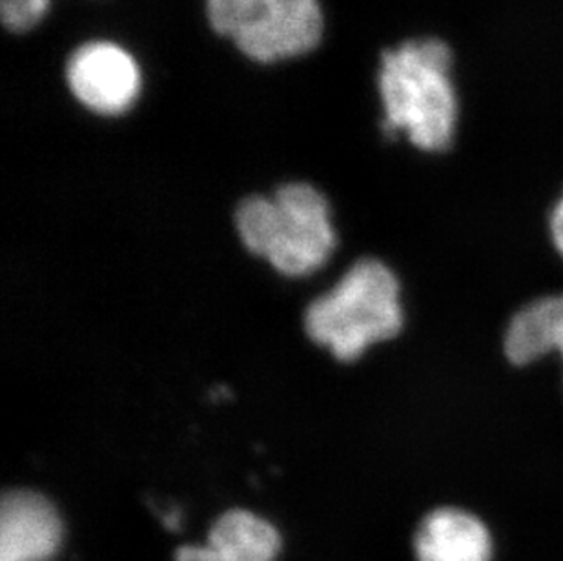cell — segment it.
<instances>
[{"label": "cell", "instance_id": "cell-10", "mask_svg": "<svg viewBox=\"0 0 563 561\" xmlns=\"http://www.w3.org/2000/svg\"><path fill=\"white\" fill-rule=\"evenodd\" d=\"M49 0H0V19L5 30L22 33L43 21Z\"/></svg>", "mask_w": 563, "mask_h": 561}, {"label": "cell", "instance_id": "cell-11", "mask_svg": "<svg viewBox=\"0 0 563 561\" xmlns=\"http://www.w3.org/2000/svg\"><path fill=\"white\" fill-rule=\"evenodd\" d=\"M551 235H553L554 246L563 255V196L560 197V201L551 213Z\"/></svg>", "mask_w": 563, "mask_h": 561}, {"label": "cell", "instance_id": "cell-3", "mask_svg": "<svg viewBox=\"0 0 563 561\" xmlns=\"http://www.w3.org/2000/svg\"><path fill=\"white\" fill-rule=\"evenodd\" d=\"M401 327L398 279L376 260L352 266L305 316L307 334L341 361L357 360L371 344L398 336Z\"/></svg>", "mask_w": 563, "mask_h": 561}, {"label": "cell", "instance_id": "cell-8", "mask_svg": "<svg viewBox=\"0 0 563 561\" xmlns=\"http://www.w3.org/2000/svg\"><path fill=\"white\" fill-rule=\"evenodd\" d=\"M418 561H490L489 530L474 514L460 508H438L416 532Z\"/></svg>", "mask_w": 563, "mask_h": 561}, {"label": "cell", "instance_id": "cell-2", "mask_svg": "<svg viewBox=\"0 0 563 561\" xmlns=\"http://www.w3.org/2000/svg\"><path fill=\"white\" fill-rule=\"evenodd\" d=\"M235 224L246 249L285 276L318 271L335 246L329 202L307 183H287L272 197H246L235 210Z\"/></svg>", "mask_w": 563, "mask_h": 561}, {"label": "cell", "instance_id": "cell-4", "mask_svg": "<svg viewBox=\"0 0 563 561\" xmlns=\"http://www.w3.org/2000/svg\"><path fill=\"white\" fill-rule=\"evenodd\" d=\"M213 32L255 63L309 54L323 35L319 0H207Z\"/></svg>", "mask_w": 563, "mask_h": 561}, {"label": "cell", "instance_id": "cell-1", "mask_svg": "<svg viewBox=\"0 0 563 561\" xmlns=\"http://www.w3.org/2000/svg\"><path fill=\"white\" fill-rule=\"evenodd\" d=\"M451 48L440 38H412L385 50L379 64L383 133H405L426 152L449 148L456 132L457 99Z\"/></svg>", "mask_w": 563, "mask_h": 561}, {"label": "cell", "instance_id": "cell-5", "mask_svg": "<svg viewBox=\"0 0 563 561\" xmlns=\"http://www.w3.org/2000/svg\"><path fill=\"white\" fill-rule=\"evenodd\" d=\"M66 82L75 99L99 116L128 112L141 91V72L126 50L91 41L74 50L66 63Z\"/></svg>", "mask_w": 563, "mask_h": 561}, {"label": "cell", "instance_id": "cell-7", "mask_svg": "<svg viewBox=\"0 0 563 561\" xmlns=\"http://www.w3.org/2000/svg\"><path fill=\"white\" fill-rule=\"evenodd\" d=\"M282 538L274 525L249 510L219 516L207 546L181 547L177 561H274Z\"/></svg>", "mask_w": 563, "mask_h": 561}, {"label": "cell", "instance_id": "cell-6", "mask_svg": "<svg viewBox=\"0 0 563 561\" xmlns=\"http://www.w3.org/2000/svg\"><path fill=\"white\" fill-rule=\"evenodd\" d=\"M63 525L54 505L32 491L5 493L0 505V561H49Z\"/></svg>", "mask_w": 563, "mask_h": 561}, {"label": "cell", "instance_id": "cell-9", "mask_svg": "<svg viewBox=\"0 0 563 561\" xmlns=\"http://www.w3.org/2000/svg\"><path fill=\"white\" fill-rule=\"evenodd\" d=\"M551 350L563 360V294L521 308L505 334V354L515 365H529Z\"/></svg>", "mask_w": 563, "mask_h": 561}]
</instances>
